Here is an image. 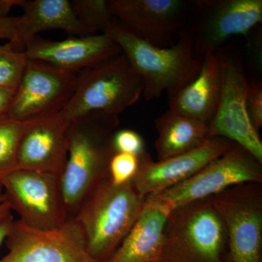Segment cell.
I'll use <instances>...</instances> for the list:
<instances>
[{
	"label": "cell",
	"instance_id": "6da1fadb",
	"mask_svg": "<svg viewBox=\"0 0 262 262\" xmlns=\"http://www.w3.org/2000/svg\"><path fill=\"white\" fill-rule=\"evenodd\" d=\"M119 123L117 115L95 112L69 124L68 157L60 179L68 220L110 177V160L116 153L113 136Z\"/></svg>",
	"mask_w": 262,
	"mask_h": 262
},
{
	"label": "cell",
	"instance_id": "7a4b0ae2",
	"mask_svg": "<svg viewBox=\"0 0 262 262\" xmlns=\"http://www.w3.org/2000/svg\"><path fill=\"white\" fill-rule=\"evenodd\" d=\"M102 34L116 43L144 82L143 97L151 101L177 94L199 73L203 59L193 53L192 39L187 28L171 47L161 48L136 37L114 20Z\"/></svg>",
	"mask_w": 262,
	"mask_h": 262
},
{
	"label": "cell",
	"instance_id": "3957f363",
	"mask_svg": "<svg viewBox=\"0 0 262 262\" xmlns=\"http://www.w3.org/2000/svg\"><path fill=\"white\" fill-rule=\"evenodd\" d=\"M144 201L132 182L117 185L110 177L88 196L72 219L94 259L106 262L112 257L140 215Z\"/></svg>",
	"mask_w": 262,
	"mask_h": 262
},
{
	"label": "cell",
	"instance_id": "277c9868",
	"mask_svg": "<svg viewBox=\"0 0 262 262\" xmlns=\"http://www.w3.org/2000/svg\"><path fill=\"white\" fill-rule=\"evenodd\" d=\"M144 82L121 53L78 73L73 96L59 113L70 123L100 112L118 116L143 96Z\"/></svg>",
	"mask_w": 262,
	"mask_h": 262
},
{
	"label": "cell",
	"instance_id": "5b68a950",
	"mask_svg": "<svg viewBox=\"0 0 262 262\" xmlns=\"http://www.w3.org/2000/svg\"><path fill=\"white\" fill-rule=\"evenodd\" d=\"M227 233L211 198L170 212L157 262H225Z\"/></svg>",
	"mask_w": 262,
	"mask_h": 262
},
{
	"label": "cell",
	"instance_id": "8992f818",
	"mask_svg": "<svg viewBox=\"0 0 262 262\" xmlns=\"http://www.w3.org/2000/svg\"><path fill=\"white\" fill-rule=\"evenodd\" d=\"M261 184L244 183L211 198L227 233L225 262H261Z\"/></svg>",
	"mask_w": 262,
	"mask_h": 262
},
{
	"label": "cell",
	"instance_id": "52a82bcc",
	"mask_svg": "<svg viewBox=\"0 0 262 262\" xmlns=\"http://www.w3.org/2000/svg\"><path fill=\"white\" fill-rule=\"evenodd\" d=\"M262 163L249 151L235 144L192 177L180 184L146 198L170 211L192 202L211 198L244 183H262Z\"/></svg>",
	"mask_w": 262,
	"mask_h": 262
},
{
	"label": "cell",
	"instance_id": "ba28073f",
	"mask_svg": "<svg viewBox=\"0 0 262 262\" xmlns=\"http://www.w3.org/2000/svg\"><path fill=\"white\" fill-rule=\"evenodd\" d=\"M261 20V0H195L186 28L194 56L203 59L232 36H248Z\"/></svg>",
	"mask_w": 262,
	"mask_h": 262
},
{
	"label": "cell",
	"instance_id": "9c48e42d",
	"mask_svg": "<svg viewBox=\"0 0 262 262\" xmlns=\"http://www.w3.org/2000/svg\"><path fill=\"white\" fill-rule=\"evenodd\" d=\"M223 80L216 113L208 125L209 137H222L242 146L262 163V141L246 108L248 82L242 56L221 48Z\"/></svg>",
	"mask_w": 262,
	"mask_h": 262
},
{
	"label": "cell",
	"instance_id": "30bf717a",
	"mask_svg": "<svg viewBox=\"0 0 262 262\" xmlns=\"http://www.w3.org/2000/svg\"><path fill=\"white\" fill-rule=\"evenodd\" d=\"M59 177L17 169L0 179L11 211L32 228L51 230L68 220Z\"/></svg>",
	"mask_w": 262,
	"mask_h": 262
},
{
	"label": "cell",
	"instance_id": "8fae6325",
	"mask_svg": "<svg viewBox=\"0 0 262 262\" xmlns=\"http://www.w3.org/2000/svg\"><path fill=\"white\" fill-rule=\"evenodd\" d=\"M117 22L136 37L155 47H171L187 27L192 1L107 0Z\"/></svg>",
	"mask_w": 262,
	"mask_h": 262
},
{
	"label": "cell",
	"instance_id": "7c38bea8",
	"mask_svg": "<svg viewBox=\"0 0 262 262\" xmlns=\"http://www.w3.org/2000/svg\"><path fill=\"white\" fill-rule=\"evenodd\" d=\"M5 243L8 252L0 262H98L89 254L83 234L73 219L51 230L15 221Z\"/></svg>",
	"mask_w": 262,
	"mask_h": 262
},
{
	"label": "cell",
	"instance_id": "4fadbf2b",
	"mask_svg": "<svg viewBox=\"0 0 262 262\" xmlns=\"http://www.w3.org/2000/svg\"><path fill=\"white\" fill-rule=\"evenodd\" d=\"M78 73L46 62L28 60L8 117L29 121L60 113L73 96Z\"/></svg>",
	"mask_w": 262,
	"mask_h": 262
},
{
	"label": "cell",
	"instance_id": "5bb4252c",
	"mask_svg": "<svg viewBox=\"0 0 262 262\" xmlns=\"http://www.w3.org/2000/svg\"><path fill=\"white\" fill-rule=\"evenodd\" d=\"M235 144L225 138L212 137L196 149L156 162L145 151L140 155L139 170L131 182L146 199L187 180Z\"/></svg>",
	"mask_w": 262,
	"mask_h": 262
},
{
	"label": "cell",
	"instance_id": "9a60e30c",
	"mask_svg": "<svg viewBox=\"0 0 262 262\" xmlns=\"http://www.w3.org/2000/svg\"><path fill=\"white\" fill-rule=\"evenodd\" d=\"M69 124L59 113L32 120L19 144L18 169L61 178L68 157Z\"/></svg>",
	"mask_w": 262,
	"mask_h": 262
},
{
	"label": "cell",
	"instance_id": "2e32d148",
	"mask_svg": "<svg viewBox=\"0 0 262 262\" xmlns=\"http://www.w3.org/2000/svg\"><path fill=\"white\" fill-rule=\"evenodd\" d=\"M121 53L116 43L104 34L71 37L61 41H52L37 36L24 49L28 60L46 62L75 73Z\"/></svg>",
	"mask_w": 262,
	"mask_h": 262
},
{
	"label": "cell",
	"instance_id": "e0dca14e",
	"mask_svg": "<svg viewBox=\"0 0 262 262\" xmlns=\"http://www.w3.org/2000/svg\"><path fill=\"white\" fill-rule=\"evenodd\" d=\"M223 66L220 51L203 58L199 73L169 98V110L209 125L220 103Z\"/></svg>",
	"mask_w": 262,
	"mask_h": 262
},
{
	"label": "cell",
	"instance_id": "ac0fdd59",
	"mask_svg": "<svg viewBox=\"0 0 262 262\" xmlns=\"http://www.w3.org/2000/svg\"><path fill=\"white\" fill-rule=\"evenodd\" d=\"M20 7L24 14L19 19L16 38L8 42L15 51L24 52L33 38L46 31L61 29L71 37L97 33L81 23L69 0H21Z\"/></svg>",
	"mask_w": 262,
	"mask_h": 262
},
{
	"label": "cell",
	"instance_id": "d6986e66",
	"mask_svg": "<svg viewBox=\"0 0 262 262\" xmlns=\"http://www.w3.org/2000/svg\"><path fill=\"white\" fill-rule=\"evenodd\" d=\"M170 211L160 203L144 201L136 223L112 257L106 262H157Z\"/></svg>",
	"mask_w": 262,
	"mask_h": 262
},
{
	"label": "cell",
	"instance_id": "ffe728a7",
	"mask_svg": "<svg viewBox=\"0 0 262 262\" xmlns=\"http://www.w3.org/2000/svg\"><path fill=\"white\" fill-rule=\"evenodd\" d=\"M155 126L158 131L155 147L158 160L184 154L210 139L206 123L170 110L155 119Z\"/></svg>",
	"mask_w": 262,
	"mask_h": 262
},
{
	"label": "cell",
	"instance_id": "44dd1931",
	"mask_svg": "<svg viewBox=\"0 0 262 262\" xmlns=\"http://www.w3.org/2000/svg\"><path fill=\"white\" fill-rule=\"evenodd\" d=\"M32 120L19 121L8 116L0 119V179L18 169L19 144Z\"/></svg>",
	"mask_w": 262,
	"mask_h": 262
},
{
	"label": "cell",
	"instance_id": "7402d4cb",
	"mask_svg": "<svg viewBox=\"0 0 262 262\" xmlns=\"http://www.w3.org/2000/svg\"><path fill=\"white\" fill-rule=\"evenodd\" d=\"M71 4L81 23L97 32H104L114 20L107 0H72Z\"/></svg>",
	"mask_w": 262,
	"mask_h": 262
},
{
	"label": "cell",
	"instance_id": "603a6c76",
	"mask_svg": "<svg viewBox=\"0 0 262 262\" xmlns=\"http://www.w3.org/2000/svg\"><path fill=\"white\" fill-rule=\"evenodd\" d=\"M27 62L24 52L15 51L8 43L0 45V89L16 90Z\"/></svg>",
	"mask_w": 262,
	"mask_h": 262
},
{
	"label": "cell",
	"instance_id": "cb8c5ba5",
	"mask_svg": "<svg viewBox=\"0 0 262 262\" xmlns=\"http://www.w3.org/2000/svg\"><path fill=\"white\" fill-rule=\"evenodd\" d=\"M139 163L140 155L115 153L108 166L110 180L117 185L131 182L139 170Z\"/></svg>",
	"mask_w": 262,
	"mask_h": 262
},
{
	"label": "cell",
	"instance_id": "d4e9b609",
	"mask_svg": "<svg viewBox=\"0 0 262 262\" xmlns=\"http://www.w3.org/2000/svg\"><path fill=\"white\" fill-rule=\"evenodd\" d=\"M113 146L116 152L127 153L139 156L145 152L144 142L140 134L133 130H117L113 136Z\"/></svg>",
	"mask_w": 262,
	"mask_h": 262
},
{
	"label": "cell",
	"instance_id": "484cf974",
	"mask_svg": "<svg viewBox=\"0 0 262 262\" xmlns=\"http://www.w3.org/2000/svg\"><path fill=\"white\" fill-rule=\"evenodd\" d=\"M246 108L250 121L258 132L262 127V82L261 80L249 82Z\"/></svg>",
	"mask_w": 262,
	"mask_h": 262
},
{
	"label": "cell",
	"instance_id": "4316f807",
	"mask_svg": "<svg viewBox=\"0 0 262 262\" xmlns=\"http://www.w3.org/2000/svg\"><path fill=\"white\" fill-rule=\"evenodd\" d=\"M20 16L0 18V40L6 39L11 43L16 38Z\"/></svg>",
	"mask_w": 262,
	"mask_h": 262
},
{
	"label": "cell",
	"instance_id": "83f0119b",
	"mask_svg": "<svg viewBox=\"0 0 262 262\" xmlns=\"http://www.w3.org/2000/svg\"><path fill=\"white\" fill-rule=\"evenodd\" d=\"M15 92V90L0 89V119L8 116V111Z\"/></svg>",
	"mask_w": 262,
	"mask_h": 262
},
{
	"label": "cell",
	"instance_id": "f1b7e54d",
	"mask_svg": "<svg viewBox=\"0 0 262 262\" xmlns=\"http://www.w3.org/2000/svg\"><path fill=\"white\" fill-rule=\"evenodd\" d=\"M15 221L13 220V215L7 217L0 220V246L5 242L10 232Z\"/></svg>",
	"mask_w": 262,
	"mask_h": 262
},
{
	"label": "cell",
	"instance_id": "f546056e",
	"mask_svg": "<svg viewBox=\"0 0 262 262\" xmlns=\"http://www.w3.org/2000/svg\"><path fill=\"white\" fill-rule=\"evenodd\" d=\"M11 208L5 198L3 186L0 184V220L12 215Z\"/></svg>",
	"mask_w": 262,
	"mask_h": 262
}]
</instances>
